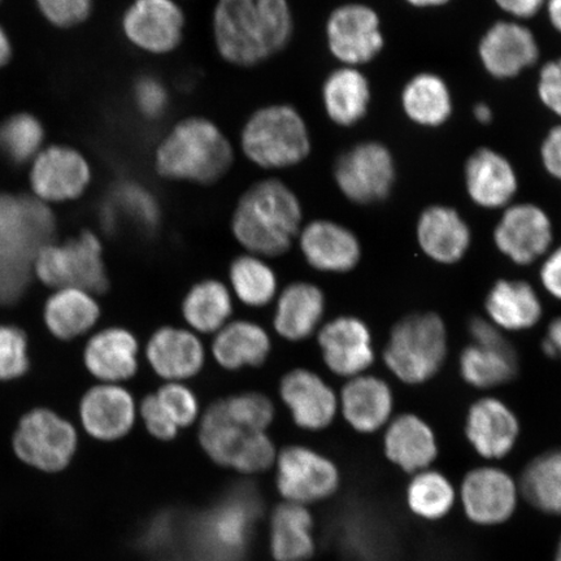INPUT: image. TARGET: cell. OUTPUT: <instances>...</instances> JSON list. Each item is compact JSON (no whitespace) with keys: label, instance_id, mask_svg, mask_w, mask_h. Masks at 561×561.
<instances>
[{"label":"cell","instance_id":"cell-26","mask_svg":"<svg viewBox=\"0 0 561 561\" xmlns=\"http://www.w3.org/2000/svg\"><path fill=\"white\" fill-rule=\"evenodd\" d=\"M140 345L128 329L112 327L98 332L83 351V363L102 383L122 385L139 370Z\"/></svg>","mask_w":561,"mask_h":561},{"label":"cell","instance_id":"cell-46","mask_svg":"<svg viewBox=\"0 0 561 561\" xmlns=\"http://www.w3.org/2000/svg\"><path fill=\"white\" fill-rule=\"evenodd\" d=\"M41 15L56 27L85 23L93 12L94 0H34Z\"/></svg>","mask_w":561,"mask_h":561},{"label":"cell","instance_id":"cell-6","mask_svg":"<svg viewBox=\"0 0 561 561\" xmlns=\"http://www.w3.org/2000/svg\"><path fill=\"white\" fill-rule=\"evenodd\" d=\"M310 130L290 104H270L249 117L241 131V149L263 170H287L304 163L311 153Z\"/></svg>","mask_w":561,"mask_h":561},{"label":"cell","instance_id":"cell-22","mask_svg":"<svg viewBox=\"0 0 561 561\" xmlns=\"http://www.w3.org/2000/svg\"><path fill=\"white\" fill-rule=\"evenodd\" d=\"M80 417L90 437L116 442L129 436L138 417V405L123 385L101 383L82 397Z\"/></svg>","mask_w":561,"mask_h":561},{"label":"cell","instance_id":"cell-1","mask_svg":"<svg viewBox=\"0 0 561 561\" xmlns=\"http://www.w3.org/2000/svg\"><path fill=\"white\" fill-rule=\"evenodd\" d=\"M213 30L224 60L243 68L262 65L290 44L289 0H217Z\"/></svg>","mask_w":561,"mask_h":561},{"label":"cell","instance_id":"cell-10","mask_svg":"<svg viewBox=\"0 0 561 561\" xmlns=\"http://www.w3.org/2000/svg\"><path fill=\"white\" fill-rule=\"evenodd\" d=\"M12 444L13 451L26 466L45 473H58L72 462L79 436L67 420L53 411L38 409L21 419Z\"/></svg>","mask_w":561,"mask_h":561},{"label":"cell","instance_id":"cell-13","mask_svg":"<svg viewBox=\"0 0 561 561\" xmlns=\"http://www.w3.org/2000/svg\"><path fill=\"white\" fill-rule=\"evenodd\" d=\"M91 180L93 171L89 160L70 146L45 147L31 163L32 195L47 206L81 198Z\"/></svg>","mask_w":561,"mask_h":561},{"label":"cell","instance_id":"cell-3","mask_svg":"<svg viewBox=\"0 0 561 561\" xmlns=\"http://www.w3.org/2000/svg\"><path fill=\"white\" fill-rule=\"evenodd\" d=\"M304 208L285 182L268 179L245 191L231 216V233L249 252L265 259L286 254L298 240Z\"/></svg>","mask_w":561,"mask_h":561},{"label":"cell","instance_id":"cell-8","mask_svg":"<svg viewBox=\"0 0 561 561\" xmlns=\"http://www.w3.org/2000/svg\"><path fill=\"white\" fill-rule=\"evenodd\" d=\"M34 273L42 283L58 290L79 289L95 296L110 286L102 242L88 230L65 243L44 245L35 257Z\"/></svg>","mask_w":561,"mask_h":561},{"label":"cell","instance_id":"cell-48","mask_svg":"<svg viewBox=\"0 0 561 561\" xmlns=\"http://www.w3.org/2000/svg\"><path fill=\"white\" fill-rule=\"evenodd\" d=\"M135 102L140 115L156 121L165 114L170 104V94L163 82L156 77L144 76L135 85Z\"/></svg>","mask_w":561,"mask_h":561},{"label":"cell","instance_id":"cell-38","mask_svg":"<svg viewBox=\"0 0 561 561\" xmlns=\"http://www.w3.org/2000/svg\"><path fill=\"white\" fill-rule=\"evenodd\" d=\"M230 291L244 306L263 308L278 296V278L265 257L254 254L237 256L229 266Z\"/></svg>","mask_w":561,"mask_h":561},{"label":"cell","instance_id":"cell-59","mask_svg":"<svg viewBox=\"0 0 561 561\" xmlns=\"http://www.w3.org/2000/svg\"><path fill=\"white\" fill-rule=\"evenodd\" d=\"M553 561H561V538L557 547L556 558H553Z\"/></svg>","mask_w":561,"mask_h":561},{"label":"cell","instance_id":"cell-21","mask_svg":"<svg viewBox=\"0 0 561 561\" xmlns=\"http://www.w3.org/2000/svg\"><path fill=\"white\" fill-rule=\"evenodd\" d=\"M305 261L314 271L345 275L362 262L359 238L346 227L331 220H313L298 236Z\"/></svg>","mask_w":561,"mask_h":561},{"label":"cell","instance_id":"cell-18","mask_svg":"<svg viewBox=\"0 0 561 561\" xmlns=\"http://www.w3.org/2000/svg\"><path fill=\"white\" fill-rule=\"evenodd\" d=\"M278 396L289 410L294 424L301 431H325L340 412L339 394L311 369L287 371L280 378Z\"/></svg>","mask_w":561,"mask_h":561},{"label":"cell","instance_id":"cell-44","mask_svg":"<svg viewBox=\"0 0 561 561\" xmlns=\"http://www.w3.org/2000/svg\"><path fill=\"white\" fill-rule=\"evenodd\" d=\"M156 396L180 431L199 421L202 416L199 399L185 382H165L160 386Z\"/></svg>","mask_w":561,"mask_h":561},{"label":"cell","instance_id":"cell-12","mask_svg":"<svg viewBox=\"0 0 561 561\" xmlns=\"http://www.w3.org/2000/svg\"><path fill=\"white\" fill-rule=\"evenodd\" d=\"M520 497L518 482L495 466L471 469L458 490V500L468 520L489 528L508 523L516 514Z\"/></svg>","mask_w":561,"mask_h":561},{"label":"cell","instance_id":"cell-2","mask_svg":"<svg viewBox=\"0 0 561 561\" xmlns=\"http://www.w3.org/2000/svg\"><path fill=\"white\" fill-rule=\"evenodd\" d=\"M50 206L33 195L0 194V306L18 304L31 285L34 262L53 242Z\"/></svg>","mask_w":561,"mask_h":561},{"label":"cell","instance_id":"cell-50","mask_svg":"<svg viewBox=\"0 0 561 561\" xmlns=\"http://www.w3.org/2000/svg\"><path fill=\"white\" fill-rule=\"evenodd\" d=\"M539 279L552 298L561 300V245L546 256L539 271Z\"/></svg>","mask_w":561,"mask_h":561},{"label":"cell","instance_id":"cell-33","mask_svg":"<svg viewBox=\"0 0 561 561\" xmlns=\"http://www.w3.org/2000/svg\"><path fill=\"white\" fill-rule=\"evenodd\" d=\"M270 552L275 561H308L313 558L314 518L310 507L283 502L273 510Z\"/></svg>","mask_w":561,"mask_h":561},{"label":"cell","instance_id":"cell-45","mask_svg":"<svg viewBox=\"0 0 561 561\" xmlns=\"http://www.w3.org/2000/svg\"><path fill=\"white\" fill-rule=\"evenodd\" d=\"M30 369L26 335L21 329L0 325V381L15 380Z\"/></svg>","mask_w":561,"mask_h":561},{"label":"cell","instance_id":"cell-35","mask_svg":"<svg viewBox=\"0 0 561 561\" xmlns=\"http://www.w3.org/2000/svg\"><path fill=\"white\" fill-rule=\"evenodd\" d=\"M370 89L366 76L354 67L333 70L322 85L327 115L340 126H353L367 115Z\"/></svg>","mask_w":561,"mask_h":561},{"label":"cell","instance_id":"cell-34","mask_svg":"<svg viewBox=\"0 0 561 561\" xmlns=\"http://www.w3.org/2000/svg\"><path fill=\"white\" fill-rule=\"evenodd\" d=\"M233 311V294L215 278L193 285L181 305L182 318L196 334H216L231 321Z\"/></svg>","mask_w":561,"mask_h":561},{"label":"cell","instance_id":"cell-15","mask_svg":"<svg viewBox=\"0 0 561 561\" xmlns=\"http://www.w3.org/2000/svg\"><path fill=\"white\" fill-rule=\"evenodd\" d=\"M493 238L501 254L516 265L528 266L550 251L552 222L541 207L522 203L504 210Z\"/></svg>","mask_w":561,"mask_h":561},{"label":"cell","instance_id":"cell-4","mask_svg":"<svg viewBox=\"0 0 561 561\" xmlns=\"http://www.w3.org/2000/svg\"><path fill=\"white\" fill-rule=\"evenodd\" d=\"M233 161V146L219 126L198 116L175 124L156 151V170L161 178L198 185L215 184Z\"/></svg>","mask_w":561,"mask_h":561},{"label":"cell","instance_id":"cell-29","mask_svg":"<svg viewBox=\"0 0 561 561\" xmlns=\"http://www.w3.org/2000/svg\"><path fill=\"white\" fill-rule=\"evenodd\" d=\"M488 319L503 332H525L543 318V305L535 286L525 279L501 278L485 298Z\"/></svg>","mask_w":561,"mask_h":561},{"label":"cell","instance_id":"cell-60","mask_svg":"<svg viewBox=\"0 0 561 561\" xmlns=\"http://www.w3.org/2000/svg\"><path fill=\"white\" fill-rule=\"evenodd\" d=\"M2 2H3V0H0V3H2Z\"/></svg>","mask_w":561,"mask_h":561},{"label":"cell","instance_id":"cell-39","mask_svg":"<svg viewBox=\"0 0 561 561\" xmlns=\"http://www.w3.org/2000/svg\"><path fill=\"white\" fill-rule=\"evenodd\" d=\"M402 104L405 115L423 126H439L453 112L450 90L437 75L421 73L407 83Z\"/></svg>","mask_w":561,"mask_h":561},{"label":"cell","instance_id":"cell-16","mask_svg":"<svg viewBox=\"0 0 561 561\" xmlns=\"http://www.w3.org/2000/svg\"><path fill=\"white\" fill-rule=\"evenodd\" d=\"M328 47L348 67L366 65L383 48L380 19L370 7L350 3L335 9L327 23Z\"/></svg>","mask_w":561,"mask_h":561},{"label":"cell","instance_id":"cell-23","mask_svg":"<svg viewBox=\"0 0 561 561\" xmlns=\"http://www.w3.org/2000/svg\"><path fill=\"white\" fill-rule=\"evenodd\" d=\"M343 419L360 434L383 430L394 412V392L383 378L364 374L350 378L339 396Z\"/></svg>","mask_w":561,"mask_h":561},{"label":"cell","instance_id":"cell-19","mask_svg":"<svg viewBox=\"0 0 561 561\" xmlns=\"http://www.w3.org/2000/svg\"><path fill=\"white\" fill-rule=\"evenodd\" d=\"M465 433L477 455L496 461L506 459L515 450L522 424L507 403L494 397H483L469 407Z\"/></svg>","mask_w":561,"mask_h":561},{"label":"cell","instance_id":"cell-51","mask_svg":"<svg viewBox=\"0 0 561 561\" xmlns=\"http://www.w3.org/2000/svg\"><path fill=\"white\" fill-rule=\"evenodd\" d=\"M541 156L546 171L561 181V125L552 128L543 140Z\"/></svg>","mask_w":561,"mask_h":561},{"label":"cell","instance_id":"cell-27","mask_svg":"<svg viewBox=\"0 0 561 561\" xmlns=\"http://www.w3.org/2000/svg\"><path fill=\"white\" fill-rule=\"evenodd\" d=\"M421 251L434 263L458 264L466 257L472 243V231L458 210L432 206L420 215L416 227Z\"/></svg>","mask_w":561,"mask_h":561},{"label":"cell","instance_id":"cell-37","mask_svg":"<svg viewBox=\"0 0 561 561\" xmlns=\"http://www.w3.org/2000/svg\"><path fill=\"white\" fill-rule=\"evenodd\" d=\"M517 482L522 497L533 508L561 516V448L537 455L525 466Z\"/></svg>","mask_w":561,"mask_h":561},{"label":"cell","instance_id":"cell-32","mask_svg":"<svg viewBox=\"0 0 561 561\" xmlns=\"http://www.w3.org/2000/svg\"><path fill=\"white\" fill-rule=\"evenodd\" d=\"M520 360L510 340L496 343H471L461 351L459 374L469 386L479 390L500 388L514 381Z\"/></svg>","mask_w":561,"mask_h":561},{"label":"cell","instance_id":"cell-57","mask_svg":"<svg viewBox=\"0 0 561 561\" xmlns=\"http://www.w3.org/2000/svg\"><path fill=\"white\" fill-rule=\"evenodd\" d=\"M412 5L420 7V9H425V7H439L444 5L450 0H407Z\"/></svg>","mask_w":561,"mask_h":561},{"label":"cell","instance_id":"cell-7","mask_svg":"<svg viewBox=\"0 0 561 561\" xmlns=\"http://www.w3.org/2000/svg\"><path fill=\"white\" fill-rule=\"evenodd\" d=\"M198 440L203 453L221 468L255 476L275 467L277 448L268 432H259L238 423L224 405L214 402L199 419Z\"/></svg>","mask_w":561,"mask_h":561},{"label":"cell","instance_id":"cell-47","mask_svg":"<svg viewBox=\"0 0 561 561\" xmlns=\"http://www.w3.org/2000/svg\"><path fill=\"white\" fill-rule=\"evenodd\" d=\"M138 417L142 420L147 433L160 442L178 438L180 430L160 404L156 392L146 396L138 405Z\"/></svg>","mask_w":561,"mask_h":561},{"label":"cell","instance_id":"cell-20","mask_svg":"<svg viewBox=\"0 0 561 561\" xmlns=\"http://www.w3.org/2000/svg\"><path fill=\"white\" fill-rule=\"evenodd\" d=\"M149 366L165 382H185L199 376L207 351L191 329L165 325L157 329L145 348Z\"/></svg>","mask_w":561,"mask_h":561},{"label":"cell","instance_id":"cell-24","mask_svg":"<svg viewBox=\"0 0 561 561\" xmlns=\"http://www.w3.org/2000/svg\"><path fill=\"white\" fill-rule=\"evenodd\" d=\"M383 453L403 472L415 474L432 468L439 455L436 433L416 413H401L386 425Z\"/></svg>","mask_w":561,"mask_h":561},{"label":"cell","instance_id":"cell-54","mask_svg":"<svg viewBox=\"0 0 561 561\" xmlns=\"http://www.w3.org/2000/svg\"><path fill=\"white\" fill-rule=\"evenodd\" d=\"M546 340L557 348L559 356L561 355V316L550 321L547 327Z\"/></svg>","mask_w":561,"mask_h":561},{"label":"cell","instance_id":"cell-40","mask_svg":"<svg viewBox=\"0 0 561 561\" xmlns=\"http://www.w3.org/2000/svg\"><path fill=\"white\" fill-rule=\"evenodd\" d=\"M458 490L444 473L436 469H425L412 474L405 490L407 507L419 518L439 522L451 514Z\"/></svg>","mask_w":561,"mask_h":561},{"label":"cell","instance_id":"cell-41","mask_svg":"<svg viewBox=\"0 0 561 561\" xmlns=\"http://www.w3.org/2000/svg\"><path fill=\"white\" fill-rule=\"evenodd\" d=\"M122 220L135 224L138 229L156 230L160 221V208L144 186L124 182L112 193L111 201L102 209V221L107 229H116Z\"/></svg>","mask_w":561,"mask_h":561},{"label":"cell","instance_id":"cell-52","mask_svg":"<svg viewBox=\"0 0 561 561\" xmlns=\"http://www.w3.org/2000/svg\"><path fill=\"white\" fill-rule=\"evenodd\" d=\"M495 3L512 16L530 19L541 10L545 0H495Z\"/></svg>","mask_w":561,"mask_h":561},{"label":"cell","instance_id":"cell-14","mask_svg":"<svg viewBox=\"0 0 561 561\" xmlns=\"http://www.w3.org/2000/svg\"><path fill=\"white\" fill-rule=\"evenodd\" d=\"M186 18L175 0H133L125 10V38L138 50L152 55L171 54L184 39Z\"/></svg>","mask_w":561,"mask_h":561},{"label":"cell","instance_id":"cell-43","mask_svg":"<svg viewBox=\"0 0 561 561\" xmlns=\"http://www.w3.org/2000/svg\"><path fill=\"white\" fill-rule=\"evenodd\" d=\"M224 405L238 423L259 432H268L276 419V407L270 397L259 391H244L222 398Z\"/></svg>","mask_w":561,"mask_h":561},{"label":"cell","instance_id":"cell-17","mask_svg":"<svg viewBox=\"0 0 561 561\" xmlns=\"http://www.w3.org/2000/svg\"><path fill=\"white\" fill-rule=\"evenodd\" d=\"M318 345L327 368L346 380L367 374L375 363L370 329L356 316H339L322 324Z\"/></svg>","mask_w":561,"mask_h":561},{"label":"cell","instance_id":"cell-56","mask_svg":"<svg viewBox=\"0 0 561 561\" xmlns=\"http://www.w3.org/2000/svg\"><path fill=\"white\" fill-rule=\"evenodd\" d=\"M474 116L481 124H489L493 118V112H491L489 105L480 103L474 107Z\"/></svg>","mask_w":561,"mask_h":561},{"label":"cell","instance_id":"cell-9","mask_svg":"<svg viewBox=\"0 0 561 561\" xmlns=\"http://www.w3.org/2000/svg\"><path fill=\"white\" fill-rule=\"evenodd\" d=\"M273 468L276 469V489L283 502L310 507L331 500L341 488L339 466L308 446L284 447L278 451Z\"/></svg>","mask_w":561,"mask_h":561},{"label":"cell","instance_id":"cell-36","mask_svg":"<svg viewBox=\"0 0 561 561\" xmlns=\"http://www.w3.org/2000/svg\"><path fill=\"white\" fill-rule=\"evenodd\" d=\"M101 318V307L93 294L79 289H60L47 300L45 321L59 340H73L93 329Z\"/></svg>","mask_w":561,"mask_h":561},{"label":"cell","instance_id":"cell-31","mask_svg":"<svg viewBox=\"0 0 561 561\" xmlns=\"http://www.w3.org/2000/svg\"><path fill=\"white\" fill-rule=\"evenodd\" d=\"M210 354L226 370L261 368L272 354V340L270 333L255 321H229L215 334Z\"/></svg>","mask_w":561,"mask_h":561},{"label":"cell","instance_id":"cell-25","mask_svg":"<svg viewBox=\"0 0 561 561\" xmlns=\"http://www.w3.org/2000/svg\"><path fill=\"white\" fill-rule=\"evenodd\" d=\"M483 67L495 79L506 80L535 66L539 48L528 27L508 21H500L490 27L480 42Z\"/></svg>","mask_w":561,"mask_h":561},{"label":"cell","instance_id":"cell-53","mask_svg":"<svg viewBox=\"0 0 561 561\" xmlns=\"http://www.w3.org/2000/svg\"><path fill=\"white\" fill-rule=\"evenodd\" d=\"M13 54L12 42L9 33L0 25V68L9 65Z\"/></svg>","mask_w":561,"mask_h":561},{"label":"cell","instance_id":"cell-58","mask_svg":"<svg viewBox=\"0 0 561 561\" xmlns=\"http://www.w3.org/2000/svg\"><path fill=\"white\" fill-rule=\"evenodd\" d=\"M541 348H542V353L546 356L552 357V359H553V357H558L559 356L557 348L553 347L551 345V343L549 341H547L546 339L542 341Z\"/></svg>","mask_w":561,"mask_h":561},{"label":"cell","instance_id":"cell-49","mask_svg":"<svg viewBox=\"0 0 561 561\" xmlns=\"http://www.w3.org/2000/svg\"><path fill=\"white\" fill-rule=\"evenodd\" d=\"M538 94L546 107L561 117V59L543 66L539 75Z\"/></svg>","mask_w":561,"mask_h":561},{"label":"cell","instance_id":"cell-55","mask_svg":"<svg viewBox=\"0 0 561 561\" xmlns=\"http://www.w3.org/2000/svg\"><path fill=\"white\" fill-rule=\"evenodd\" d=\"M547 12L552 26L561 33V0H547Z\"/></svg>","mask_w":561,"mask_h":561},{"label":"cell","instance_id":"cell-5","mask_svg":"<svg viewBox=\"0 0 561 561\" xmlns=\"http://www.w3.org/2000/svg\"><path fill=\"white\" fill-rule=\"evenodd\" d=\"M447 355L445 320L437 312H413L392 325L382 360L399 381L419 386L439 374Z\"/></svg>","mask_w":561,"mask_h":561},{"label":"cell","instance_id":"cell-30","mask_svg":"<svg viewBox=\"0 0 561 561\" xmlns=\"http://www.w3.org/2000/svg\"><path fill=\"white\" fill-rule=\"evenodd\" d=\"M466 182L471 199L485 209L506 207L518 187L514 167L501 153L490 149L477 150L469 158Z\"/></svg>","mask_w":561,"mask_h":561},{"label":"cell","instance_id":"cell-11","mask_svg":"<svg viewBox=\"0 0 561 561\" xmlns=\"http://www.w3.org/2000/svg\"><path fill=\"white\" fill-rule=\"evenodd\" d=\"M334 179L342 194L356 205L382 202L394 185V160L381 144H360L336 160Z\"/></svg>","mask_w":561,"mask_h":561},{"label":"cell","instance_id":"cell-28","mask_svg":"<svg viewBox=\"0 0 561 561\" xmlns=\"http://www.w3.org/2000/svg\"><path fill=\"white\" fill-rule=\"evenodd\" d=\"M325 311L324 290L307 280H297L278 294L273 328L285 341H306L319 332Z\"/></svg>","mask_w":561,"mask_h":561},{"label":"cell","instance_id":"cell-42","mask_svg":"<svg viewBox=\"0 0 561 561\" xmlns=\"http://www.w3.org/2000/svg\"><path fill=\"white\" fill-rule=\"evenodd\" d=\"M45 137L38 118L21 112L0 124V153L13 164L32 163L45 149Z\"/></svg>","mask_w":561,"mask_h":561}]
</instances>
